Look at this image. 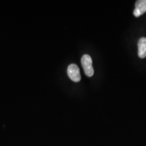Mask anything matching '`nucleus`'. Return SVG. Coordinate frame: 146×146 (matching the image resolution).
<instances>
[{"instance_id":"4","label":"nucleus","mask_w":146,"mask_h":146,"mask_svg":"<svg viewBox=\"0 0 146 146\" xmlns=\"http://www.w3.org/2000/svg\"><path fill=\"white\" fill-rule=\"evenodd\" d=\"M138 56L140 58L146 57V38L141 37L138 42Z\"/></svg>"},{"instance_id":"2","label":"nucleus","mask_w":146,"mask_h":146,"mask_svg":"<svg viewBox=\"0 0 146 146\" xmlns=\"http://www.w3.org/2000/svg\"><path fill=\"white\" fill-rule=\"evenodd\" d=\"M68 77L74 82H79L81 81V73H80L79 68L77 65L74 64H71L68 66L67 69Z\"/></svg>"},{"instance_id":"1","label":"nucleus","mask_w":146,"mask_h":146,"mask_svg":"<svg viewBox=\"0 0 146 146\" xmlns=\"http://www.w3.org/2000/svg\"><path fill=\"white\" fill-rule=\"evenodd\" d=\"M93 62L91 57L89 55L85 54L81 58V64L83 66L85 74L89 77H91L94 74V70L93 68Z\"/></svg>"},{"instance_id":"3","label":"nucleus","mask_w":146,"mask_h":146,"mask_svg":"<svg viewBox=\"0 0 146 146\" xmlns=\"http://www.w3.org/2000/svg\"><path fill=\"white\" fill-rule=\"evenodd\" d=\"M146 12V0H138L135 3L133 14L135 17H139L140 16Z\"/></svg>"}]
</instances>
